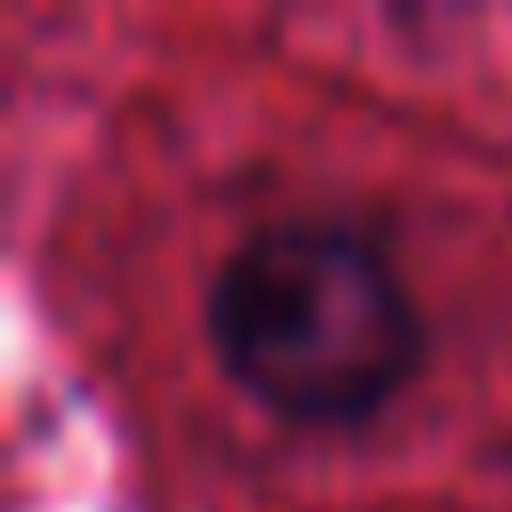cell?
<instances>
[{
  "mask_svg": "<svg viewBox=\"0 0 512 512\" xmlns=\"http://www.w3.org/2000/svg\"><path fill=\"white\" fill-rule=\"evenodd\" d=\"M216 368L288 424H360L424 360L400 264L344 216L256 224L208 280Z\"/></svg>",
  "mask_w": 512,
  "mask_h": 512,
  "instance_id": "1",
  "label": "cell"
}]
</instances>
